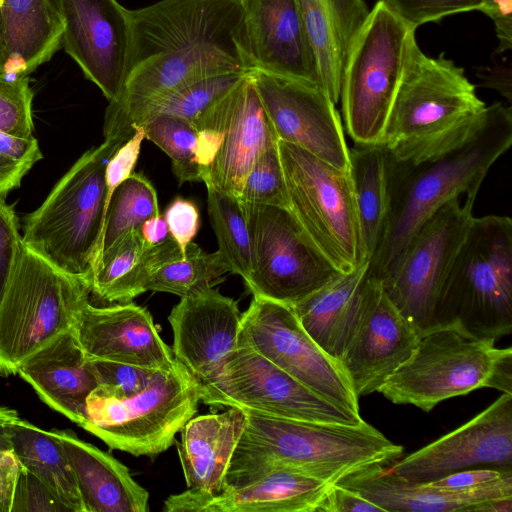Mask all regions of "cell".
Masks as SVG:
<instances>
[{"instance_id": "6da1fadb", "label": "cell", "mask_w": 512, "mask_h": 512, "mask_svg": "<svg viewBox=\"0 0 512 512\" xmlns=\"http://www.w3.org/2000/svg\"><path fill=\"white\" fill-rule=\"evenodd\" d=\"M130 19L128 73L105 111L106 141L125 143L148 105L184 85L255 70L242 0H160L130 10Z\"/></svg>"}, {"instance_id": "7a4b0ae2", "label": "cell", "mask_w": 512, "mask_h": 512, "mask_svg": "<svg viewBox=\"0 0 512 512\" xmlns=\"http://www.w3.org/2000/svg\"><path fill=\"white\" fill-rule=\"evenodd\" d=\"M512 144V110L487 106L474 131L451 149L419 162L389 157V212L368 276L380 278L409 240L441 206L465 195L476 199L494 163Z\"/></svg>"}, {"instance_id": "3957f363", "label": "cell", "mask_w": 512, "mask_h": 512, "mask_svg": "<svg viewBox=\"0 0 512 512\" xmlns=\"http://www.w3.org/2000/svg\"><path fill=\"white\" fill-rule=\"evenodd\" d=\"M245 429L234 451L225 489L278 469L308 474L330 484L374 465H391L403 447L364 420L325 423L271 417L244 410Z\"/></svg>"}, {"instance_id": "277c9868", "label": "cell", "mask_w": 512, "mask_h": 512, "mask_svg": "<svg viewBox=\"0 0 512 512\" xmlns=\"http://www.w3.org/2000/svg\"><path fill=\"white\" fill-rule=\"evenodd\" d=\"M486 107L463 68L444 54L429 57L416 42L381 144L397 162L435 157L464 141L481 121Z\"/></svg>"}, {"instance_id": "5b68a950", "label": "cell", "mask_w": 512, "mask_h": 512, "mask_svg": "<svg viewBox=\"0 0 512 512\" xmlns=\"http://www.w3.org/2000/svg\"><path fill=\"white\" fill-rule=\"evenodd\" d=\"M440 326L494 342L511 333L510 217H474L435 309L432 328Z\"/></svg>"}, {"instance_id": "8992f818", "label": "cell", "mask_w": 512, "mask_h": 512, "mask_svg": "<svg viewBox=\"0 0 512 512\" xmlns=\"http://www.w3.org/2000/svg\"><path fill=\"white\" fill-rule=\"evenodd\" d=\"M91 291V274H69L22 244L0 294V376L72 330Z\"/></svg>"}, {"instance_id": "52a82bcc", "label": "cell", "mask_w": 512, "mask_h": 512, "mask_svg": "<svg viewBox=\"0 0 512 512\" xmlns=\"http://www.w3.org/2000/svg\"><path fill=\"white\" fill-rule=\"evenodd\" d=\"M120 146L104 140L81 155L25 217V246L69 274H91L105 218L107 165Z\"/></svg>"}, {"instance_id": "ba28073f", "label": "cell", "mask_w": 512, "mask_h": 512, "mask_svg": "<svg viewBox=\"0 0 512 512\" xmlns=\"http://www.w3.org/2000/svg\"><path fill=\"white\" fill-rule=\"evenodd\" d=\"M490 387L512 394V349L473 337L455 326L420 334L412 355L381 386L394 404L429 412L438 403Z\"/></svg>"}, {"instance_id": "9c48e42d", "label": "cell", "mask_w": 512, "mask_h": 512, "mask_svg": "<svg viewBox=\"0 0 512 512\" xmlns=\"http://www.w3.org/2000/svg\"><path fill=\"white\" fill-rule=\"evenodd\" d=\"M200 381L177 359L156 370L140 393L118 399L98 386L88 395L80 427L111 449L134 456L166 451L196 414Z\"/></svg>"}, {"instance_id": "30bf717a", "label": "cell", "mask_w": 512, "mask_h": 512, "mask_svg": "<svg viewBox=\"0 0 512 512\" xmlns=\"http://www.w3.org/2000/svg\"><path fill=\"white\" fill-rule=\"evenodd\" d=\"M416 29L383 0L370 10L341 82L344 127L354 144L381 143L411 49L417 42Z\"/></svg>"}, {"instance_id": "8fae6325", "label": "cell", "mask_w": 512, "mask_h": 512, "mask_svg": "<svg viewBox=\"0 0 512 512\" xmlns=\"http://www.w3.org/2000/svg\"><path fill=\"white\" fill-rule=\"evenodd\" d=\"M277 147L289 210L313 243L341 273L367 261L350 171L282 140L277 141Z\"/></svg>"}, {"instance_id": "7c38bea8", "label": "cell", "mask_w": 512, "mask_h": 512, "mask_svg": "<svg viewBox=\"0 0 512 512\" xmlns=\"http://www.w3.org/2000/svg\"><path fill=\"white\" fill-rule=\"evenodd\" d=\"M474 202L459 197L441 206L379 278L419 335L432 328L442 289L474 219Z\"/></svg>"}, {"instance_id": "4fadbf2b", "label": "cell", "mask_w": 512, "mask_h": 512, "mask_svg": "<svg viewBox=\"0 0 512 512\" xmlns=\"http://www.w3.org/2000/svg\"><path fill=\"white\" fill-rule=\"evenodd\" d=\"M242 206L253 254L252 270L244 282L253 296L292 305L341 274L289 209Z\"/></svg>"}, {"instance_id": "5bb4252c", "label": "cell", "mask_w": 512, "mask_h": 512, "mask_svg": "<svg viewBox=\"0 0 512 512\" xmlns=\"http://www.w3.org/2000/svg\"><path fill=\"white\" fill-rule=\"evenodd\" d=\"M200 401L312 422L359 424L356 416L320 397L251 347L239 344L220 369L200 381Z\"/></svg>"}, {"instance_id": "9a60e30c", "label": "cell", "mask_w": 512, "mask_h": 512, "mask_svg": "<svg viewBox=\"0 0 512 512\" xmlns=\"http://www.w3.org/2000/svg\"><path fill=\"white\" fill-rule=\"evenodd\" d=\"M239 344L251 347L328 402L360 416L359 397L342 364L309 336L290 305L253 296L242 313Z\"/></svg>"}, {"instance_id": "2e32d148", "label": "cell", "mask_w": 512, "mask_h": 512, "mask_svg": "<svg viewBox=\"0 0 512 512\" xmlns=\"http://www.w3.org/2000/svg\"><path fill=\"white\" fill-rule=\"evenodd\" d=\"M419 334L378 278L365 279L354 323L339 359L358 397L378 392L412 355Z\"/></svg>"}, {"instance_id": "e0dca14e", "label": "cell", "mask_w": 512, "mask_h": 512, "mask_svg": "<svg viewBox=\"0 0 512 512\" xmlns=\"http://www.w3.org/2000/svg\"><path fill=\"white\" fill-rule=\"evenodd\" d=\"M471 468L512 470V394L502 393L459 428L388 467L400 478L421 483Z\"/></svg>"}, {"instance_id": "ac0fdd59", "label": "cell", "mask_w": 512, "mask_h": 512, "mask_svg": "<svg viewBox=\"0 0 512 512\" xmlns=\"http://www.w3.org/2000/svg\"><path fill=\"white\" fill-rule=\"evenodd\" d=\"M251 76L278 140L350 171L340 115L322 88L259 70H253Z\"/></svg>"}, {"instance_id": "d6986e66", "label": "cell", "mask_w": 512, "mask_h": 512, "mask_svg": "<svg viewBox=\"0 0 512 512\" xmlns=\"http://www.w3.org/2000/svg\"><path fill=\"white\" fill-rule=\"evenodd\" d=\"M64 31L61 48L109 102L124 86L131 50L130 10L117 0H56Z\"/></svg>"}, {"instance_id": "ffe728a7", "label": "cell", "mask_w": 512, "mask_h": 512, "mask_svg": "<svg viewBox=\"0 0 512 512\" xmlns=\"http://www.w3.org/2000/svg\"><path fill=\"white\" fill-rule=\"evenodd\" d=\"M251 72L208 108L194 124L197 130H224L219 152L203 174L202 181L206 187L238 199L244 179L255 161L278 141L256 91Z\"/></svg>"}, {"instance_id": "44dd1931", "label": "cell", "mask_w": 512, "mask_h": 512, "mask_svg": "<svg viewBox=\"0 0 512 512\" xmlns=\"http://www.w3.org/2000/svg\"><path fill=\"white\" fill-rule=\"evenodd\" d=\"M72 330L88 360L148 369L167 368L176 360L172 348L160 337L150 312L132 302L97 307L88 301Z\"/></svg>"}, {"instance_id": "7402d4cb", "label": "cell", "mask_w": 512, "mask_h": 512, "mask_svg": "<svg viewBox=\"0 0 512 512\" xmlns=\"http://www.w3.org/2000/svg\"><path fill=\"white\" fill-rule=\"evenodd\" d=\"M168 321L175 359L199 381L213 376L239 345L242 313L235 300L213 287L182 297Z\"/></svg>"}, {"instance_id": "603a6c76", "label": "cell", "mask_w": 512, "mask_h": 512, "mask_svg": "<svg viewBox=\"0 0 512 512\" xmlns=\"http://www.w3.org/2000/svg\"><path fill=\"white\" fill-rule=\"evenodd\" d=\"M242 5L255 70L320 87L298 1L242 0Z\"/></svg>"}, {"instance_id": "cb8c5ba5", "label": "cell", "mask_w": 512, "mask_h": 512, "mask_svg": "<svg viewBox=\"0 0 512 512\" xmlns=\"http://www.w3.org/2000/svg\"><path fill=\"white\" fill-rule=\"evenodd\" d=\"M333 484L290 469L270 471L215 497L185 490L164 501L165 512H317Z\"/></svg>"}, {"instance_id": "d4e9b609", "label": "cell", "mask_w": 512, "mask_h": 512, "mask_svg": "<svg viewBox=\"0 0 512 512\" xmlns=\"http://www.w3.org/2000/svg\"><path fill=\"white\" fill-rule=\"evenodd\" d=\"M359 493L384 512L470 511L486 500L512 497V473L469 491H449L405 480L394 475L386 465H374L337 483Z\"/></svg>"}, {"instance_id": "484cf974", "label": "cell", "mask_w": 512, "mask_h": 512, "mask_svg": "<svg viewBox=\"0 0 512 512\" xmlns=\"http://www.w3.org/2000/svg\"><path fill=\"white\" fill-rule=\"evenodd\" d=\"M17 374L50 408L80 425L88 395L98 386L90 360L73 330L25 360Z\"/></svg>"}, {"instance_id": "4316f807", "label": "cell", "mask_w": 512, "mask_h": 512, "mask_svg": "<svg viewBox=\"0 0 512 512\" xmlns=\"http://www.w3.org/2000/svg\"><path fill=\"white\" fill-rule=\"evenodd\" d=\"M247 421L243 409L192 417L181 429L178 455L187 490L215 497L225 490L226 476Z\"/></svg>"}, {"instance_id": "83f0119b", "label": "cell", "mask_w": 512, "mask_h": 512, "mask_svg": "<svg viewBox=\"0 0 512 512\" xmlns=\"http://www.w3.org/2000/svg\"><path fill=\"white\" fill-rule=\"evenodd\" d=\"M62 444L73 469L86 512H147L149 493L111 454L71 430H50Z\"/></svg>"}, {"instance_id": "f1b7e54d", "label": "cell", "mask_w": 512, "mask_h": 512, "mask_svg": "<svg viewBox=\"0 0 512 512\" xmlns=\"http://www.w3.org/2000/svg\"><path fill=\"white\" fill-rule=\"evenodd\" d=\"M320 87L336 104L350 51L370 10L364 0H297Z\"/></svg>"}, {"instance_id": "f546056e", "label": "cell", "mask_w": 512, "mask_h": 512, "mask_svg": "<svg viewBox=\"0 0 512 512\" xmlns=\"http://www.w3.org/2000/svg\"><path fill=\"white\" fill-rule=\"evenodd\" d=\"M64 23L56 0H3L4 71L29 76L61 48Z\"/></svg>"}, {"instance_id": "4dcf8cb0", "label": "cell", "mask_w": 512, "mask_h": 512, "mask_svg": "<svg viewBox=\"0 0 512 512\" xmlns=\"http://www.w3.org/2000/svg\"><path fill=\"white\" fill-rule=\"evenodd\" d=\"M369 260L290 305L309 336L330 356L340 359L354 323Z\"/></svg>"}, {"instance_id": "1f68e13d", "label": "cell", "mask_w": 512, "mask_h": 512, "mask_svg": "<svg viewBox=\"0 0 512 512\" xmlns=\"http://www.w3.org/2000/svg\"><path fill=\"white\" fill-rule=\"evenodd\" d=\"M361 244L370 261L376 252L389 212V155L380 144L357 145L349 149Z\"/></svg>"}, {"instance_id": "d6a6232c", "label": "cell", "mask_w": 512, "mask_h": 512, "mask_svg": "<svg viewBox=\"0 0 512 512\" xmlns=\"http://www.w3.org/2000/svg\"><path fill=\"white\" fill-rule=\"evenodd\" d=\"M168 239L153 246L140 230L129 232L91 267V294L104 302L126 303L146 292V281Z\"/></svg>"}, {"instance_id": "836d02e7", "label": "cell", "mask_w": 512, "mask_h": 512, "mask_svg": "<svg viewBox=\"0 0 512 512\" xmlns=\"http://www.w3.org/2000/svg\"><path fill=\"white\" fill-rule=\"evenodd\" d=\"M12 449L21 465L42 481L69 512H86L66 452L51 431L20 418L13 427Z\"/></svg>"}, {"instance_id": "e575fe53", "label": "cell", "mask_w": 512, "mask_h": 512, "mask_svg": "<svg viewBox=\"0 0 512 512\" xmlns=\"http://www.w3.org/2000/svg\"><path fill=\"white\" fill-rule=\"evenodd\" d=\"M227 272H230L229 265L219 251L207 253L191 242L182 255L170 236L146 281L145 289L187 297L212 287Z\"/></svg>"}, {"instance_id": "d590c367", "label": "cell", "mask_w": 512, "mask_h": 512, "mask_svg": "<svg viewBox=\"0 0 512 512\" xmlns=\"http://www.w3.org/2000/svg\"><path fill=\"white\" fill-rule=\"evenodd\" d=\"M158 214L155 188L144 175L132 173L115 188L107 203L98 252L91 267L129 232L140 230L147 219Z\"/></svg>"}, {"instance_id": "8d00e7d4", "label": "cell", "mask_w": 512, "mask_h": 512, "mask_svg": "<svg viewBox=\"0 0 512 512\" xmlns=\"http://www.w3.org/2000/svg\"><path fill=\"white\" fill-rule=\"evenodd\" d=\"M206 188L208 214L218 251L229 265L230 272L246 281L252 270L253 254L242 203L230 194Z\"/></svg>"}, {"instance_id": "74e56055", "label": "cell", "mask_w": 512, "mask_h": 512, "mask_svg": "<svg viewBox=\"0 0 512 512\" xmlns=\"http://www.w3.org/2000/svg\"><path fill=\"white\" fill-rule=\"evenodd\" d=\"M250 72H228L193 81L148 105L134 123L141 125L155 116H173L190 122L198 118Z\"/></svg>"}, {"instance_id": "f35d334b", "label": "cell", "mask_w": 512, "mask_h": 512, "mask_svg": "<svg viewBox=\"0 0 512 512\" xmlns=\"http://www.w3.org/2000/svg\"><path fill=\"white\" fill-rule=\"evenodd\" d=\"M145 139L164 151L172 162L179 183L202 181V170L195 159L197 129L188 121L173 116H155L143 122Z\"/></svg>"}, {"instance_id": "ab89813d", "label": "cell", "mask_w": 512, "mask_h": 512, "mask_svg": "<svg viewBox=\"0 0 512 512\" xmlns=\"http://www.w3.org/2000/svg\"><path fill=\"white\" fill-rule=\"evenodd\" d=\"M239 200L242 203L289 209L284 172L277 144L266 149L246 175Z\"/></svg>"}, {"instance_id": "60d3db41", "label": "cell", "mask_w": 512, "mask_h": 512, "mask_svg": "<svg viewBox=\"0 0 512 512\" xmlns=\"http://www.w3.org/2000/svg\"><path fill=\"white\" fill-rule=\"evenodd\" d=\"M33 91L29 76L0 72V131L17 138H34Z\"/></svg>"}, {"instance_id": "b9f144b4", "label": "cell", "mask_w": 512, "mask_h": 512, "mask_svg": "<svg viewBox=\"0 0 512 512\" xmlns=\"http://www.w3.org/2000/svg\"><path fill=\"white\" fill-rule=\"evenodd\" d=\"M37 139H22L0 131V196L21 185L23 177L42 159Z\"/></svg>"}, {"instance_id": "7bdbcfd3", "label": "cell", "mask_w": 512, "mask_h": 512, "mask_svg": "<svg viewBox=\"0 0 512 512\" xmlns=\"http://www.w3.org/2000/svg\"><path fill=\"white\" fill-rule=\"evenodd\" d=\"M98 387L109 396L124 399L143 391L158 369H148L120 362L90 360Z\"/></svg>"}, {"instance_id": "ee69618b", "label": "cell", "mask_w": 512, "mask_h": 512, "mask_svg": "<svg viewBox=\"0 0 512 512\" xmlns=\"http://www.w3.org/2000/svg\"><path fill=\"white\" fill-rule=\"evenodd\" d=\"M408 24L418 27L452 14L480 10L483 0H383Z\"/></svg>"}, {"instance_id": "f6af8a7d", "label": "cell", "mask_w": 512, "mask_h": 512, "mask_svg": "<svg viewBox=\"0 0 512 512\" xmlns=\"http://www.w3.org/2000/svg\"><path fill=\"white\" fill-rule=\"evenodd\" d=\"M19 511L63 512L68 509L42 481L22 466L11 512Z\"/></svg>"}, {"instance_id": "bcb514c9", "label": "cell", "mask_w": 512, "mask_h": 512, "mask_svg": "<svg viewBox=\"0 0 512 512\" xmlns=\"http://www.w3.org/2000/svg\"><path fill=\"white\" fill-rule=\"evenodd\" d=\"M163 217L171 238L184 255L187 246L197 235L200 226L197 205L189 199L176 197L166 207Z\"/></svg>"}, {"instance_id": "7dc6e473", "label": "cell", "mask_w": 512, "mask_h": 512, "mask_svg": "<svg viewBox=\"0 0 512 512\" xmlns=\"http://www.w3.org/2000/svg\"><path fill=\"white\" fill-rule=\"evenodd\" d=\"M22 234L13 206L0 196V294L22 247Z\"/></svg>"}, {"instance_id": "c3c4849f", "label": "cell", "mask_w": 512, "mask_h": 512, "mask_svg": "<svg viewBox=\"0 0 512 512\" xmlns=\"http://www.w3.org/2000/svg\"><path fill=\"white\" fill-rule=\"evenodd\" d=\"M509 473H512V470L471 468L451 473L428 483L449 491H469L494 482Z\"/></svg>"}, {"instance_id": "681fc988", "label": "cell", "mask_w": 512, "mask_h": 512, "mask_svg": "<svg viewBox=\"0 0 512 512\" xmlns=\"http://www.w3.org/2000/svg\"><path fill=\"white\" fill-rule=\"evenodd\" d=\"M384 512L359 493L333 484L320 502L317 512Z\"/></svg>"}, {"instance_id": "f907efd6", "label": "cell", "mask_w": 512, "mask_h": 512, "mask_svg": "<svg viewBox=\"0 0 512 512\" xmlns=\"http://www.w3.org/2000/svg\"><path fill=\"white\" fill-rule=\"evenodd\" d=\"M479 11L490 17L499 40L497 53L512 48V0H483Z\"/></svg>"}, {"instance_id": "816d5d0a", "label": "cell", "mask_w": 512, "mask_h": 512, "mask_svg": "<svg viewBox=\"0 0 512 512\" xmlns=\"http://www.w3.org/2000/svg\"><path fill=\"white\" fill-rule=\"evenodd\" d=\"M22 465L14 450L0 451V512H11Z\"/></svg>"}, {"instance_id": "f5cc1de1", "label": "cell", "mask_w": 512, "mask_h": 512, "mask_svg": "<svg viewBox=\"0 0 512 512\" xmlns=\"http://www.w3.org/2000/svg\"><path fill=\"white\" fill-rule=\"evenodd\" d=\"M224 139V130L200 128L197 130L195 159L203 174L213 163Z\"/></svg>"}, {"instance_id": "db71d44e", "label": "cell", "mask_w": 512, "mask_h": 512, "mask_svg": "<svg viewBox=\"0 0 512 512\" xmlns=\"http://www.w3.org/2000/svg\"><path fill=\"white\" fill-rule=\"evenodd\" d=\"M140 232L144 240L153 246L164 243L170 237L167 223L160 214L147 219L142 224Z\"/></svg>"}, {"instance_id": "11a10c76", "label": "cell", "mask_w": 512, "mask_h": 512, "mask_svg": "<svg viewBox=\"0 0 512 512\" xmlns=\"http://www.w3.org/2000/svg\"><path fill=\"white\" fill-rule=\"evenodd\" d=\"M19 419L15 409L0 406V451L12 448L13 427Z\"/></svg>"}, {"instance_id": "9f6ffc18", "label": "cell", "mask_w": 512, "mask_h": 512, "mask_svg": "<svg viewBox=\"0 0 512 512\" xmlns=\"http://www.w3.org/2000/svg\"><path fill=\"white\" fill-rule=\"evenodd\" d=\"M485 85L498 90L509 102L511 101V69L495 67L484 77Z\"/></svg>"}, {"instance_id": "6f0895ef", "label": "cell", "mask_w": 512, "mask_h": 512, "mask_svg": "<svg viewBox=\"0 0 512 512\" xmlns=\"http://www.w3.org/2000/svg\"><path fill=\"white\" fill-rule=\"evenodd\" d=\"M471 512H512V497L494 498L481 502L470 509Z\"/></svg>"}, {"instance_id": "680465c9", "label": "cell", "mask_w": 512, "mask_h": 512, "mask_svg": "<svg viewBox=\"0 0 512 512\" xmlns=\"http://www.w3.org/2000/svg\"><path fill=\"white\" fill-rule=\"evenodd\" d=\"M0 72H5L4 71V58H3L1 41H0Z\"/></svg>"}, {"instance_id": "91938a15", "label": "cell", "mask_w": 512, "mask_h": 512, "mask_svg": "<svg viewBox=\"0 0 512 512\" xmlns=\"http://www.w3.org/2000/svg\"><path fill=\"white\" fill-rule=\"evenodd\" d=\"M2 2H3V0H0V6H1Z\"/></svg>"}]
</instances>
